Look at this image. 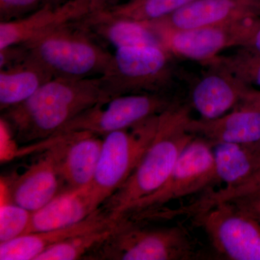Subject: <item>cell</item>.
I'll list each match as a JSON object with an SVG mask.
<instances>
[{
    "label": "cell",
    "mask_w": 260,
    "mask_h": 260,
    "mask_svg": "<svg viewBox=\"0 0 260 260\" xmlns=\"http://www.w3.org/2000/svg\"><path fill=\"white\" fill-rule=\"evenodd\" d=\"M193 1L194 0H129L122 4L111 5L103 10L115 18L147 23L172 14Z\"/></svg>",
    "instance_id": "obj_22"
},
{
    "label": "cell",
    "mask_w": 260,
    "mask_h": 260,
    "mask_svg": "<svg viewBox=\"0 0 260 260\" xmlns=\"http://www.w3.org/2000/svg\"><path fill=\"white\" fill-rule=\"evenodd\" d=\"M32 212L8 201L0 208V244L24 235L31 219Z\"/></svg>",
    "instance_id": "obj_25"
},
{
    "label": "cell",
    "mask_w": 260,
    "mask_h": 260,
    "mask_svg": "<svg viewBox=\"0 0 260 260\" xmlns=\"http://www.w3.org/2000/svg\"><path fill=\"white\" fill-rule=\"evenodd\" d=\"M193 214L219 254L229 259L260 260V223L232 202Z\"/></svg>",
    "instance_id": "obj_8"
},
{
    "label": "cell",
    "mask_w": 260,
    "mask_h": 260,
    "mask_svg": "<svg viewBox=\"0 0 260 260\" xmlns=\"http://www.w3.org/2000/svg\"><path fill=\"white\" fill-rule=\"evenodd\" d=\"M207 66L225 72L237 79L260 90V54L241 48L230 55H219Z\"/></svg>",
    "instance_id": "obj_24"
},
{
    "label": "cell",
    "mask_w": 260,
    "mask_h": 260,
    "mask_svg": "<svg viewBox=\"0 0 260 260\" xmlns=\"http://www.w3.org/2000/svg\"><path fill=\"white\" fill-rule=\"evenodd\" d=\"M172 54L161 46L115 49L105 73L100 76L109 99L137 93H162L173 78Z\"/></svg>",
    "instance_id": "obj_5"
},
{
    "label": "cell",
    "mask_w": 260,
    "mask_h": 260,
    "mask_svg": "<svg viewBox=\"0 0 260 260\" xmlns=\"http://www.w3.org/2000/svg\"><path fill=\"white\" fill-rule=\"evenodd\" d=\"M42 158L21 175L8 182V201L29 211H37L61 192L64 184L54 160L44 151Z\"/></svg>",
    "instance_id": "obj_18"
},
{
    "label": "cell",
    "mask_w": 260,
    "mask_h": 260,
    "mask_svg": "<svg viewBox=\"0 0 260 260\" xmlns=\"http://www.w3.org/2000/svg\"><path fill=\"white\" fill-rule=\"evenodd\" d=\"M92 37L78 20L51 29L23 45L54 78L81 79L102 76L112 58L113 54Z\"/></svg>",
    "instance_id": "obj_3"
},
{
    "label": "cell",
    "mask_w": 260,
    "mask_h": 260,
    "mask_svg": "<svg viewBox=\"0 0 260 260\" xmlns=\"http://www.w3.org/2000/svg\"><path fill=\"white\" fill-rule=\"evenodd\" d=\"M229 202H232L260 223V186Z\"/></svg>",
    "instance_id": "obj_27"
},
{
    "label": "cell",
    "mask_w": 260,
    "mask_h": 260,
    "mask_svg": "<svg viewBox=\"0 0 260 260\" xmlns=\"http://www.w3.org/2000/svg\"><path fill=\"white\" fill-rule=\"evenodd\" d=\"M175 103L165 93L119 95L81 113L54 135L85 131L104 137L158 115Z\"/></svg>",
    "instance_id": "obj_9"
},
{
    "label": "cell",
    "mask_w": 260,
    "mask_h": 260,
    "mask_svg": "<svg viewBox=\"0 0 260 260\" xmlns=\"http://www.w3.org/2000/svg\"><path fill=\"white\" fill-rule=\"evenodd\" d=\"M159 116L104 137L100 157L91 182L104 202L129 179L155 138Z\"/></svg>",
    "instance_id": "obj_7"
},
{
    "label": "cell",
    "mask_w": 260,
    "mask_h": 260,
    "mask_svg": "<svg viewBox=\"0 0 260 260\" xmlns=\"http://www.w3.org/2000/svg\"><path fill=\"white\" fill-rule=\"evenodd\" d=\"M191 118L189 107L177 102L160 114L151 144L129 179L103 203V209L116 218L164 185L183 150L196 137L187 129Z\"/></svg>",
    "instance_id": "obj_2"
},
{
    "label": "cell",
    "mask_w": 260,
    "mask_h": 260,
    "mask_svg": "<svg viewBox=\"0 0 260 260\" xmlns=\"http://www.w3.org/2000/svg\"><path fill=\"white\" fill-rule=\"evenodd\" d=\"M249 19L226 25L185 30L151 28L158 35L162 47L172 55L206 64L225 49L242 47Z\"/></svg>",
    "instance_id": "obj_11"
},
{
    "label": "cell",
    "mask_w": 260,
    "mask_h": 260,
    "mask_svg": "<svg viewBox=\"0 0 260 260\" xmlns=\"http://www.w3.org/2000/svg\"><path fill=\"white\" fill-rule=\"evenodd\" d=\"M110 100L100 77L53 78L25 102L3 111V119L19 143L50 138L72 119Z\"/></svg>",
    "instance_id": "obj_1"
},
{
    "label": "cell",
    "mask_w": 260,
    "mask_h": 260,
    "mask_svg": "<svg viewBox=\"0 0 260 260\" xmlns=\"http://www.w3.org/2000/svg\"><path fill=\"white\" fill-rule=\"evenodd\" d=\"M117 220L100 207L86 218L69 226L25 234L9 242L1 243L0 259L35 260L41 253L51 246L70 238L111 226Z\"/></svg>",
    "instance_id": "obj_17"
},
{
    "label": "cell",
    "mask_w": 260,
    "mask_h": 260,
    "mask_svg": "<svg viewBox=\"0 0 260 260\" xmlns=\"http://www.w3.org/2000/svg\"><path fill=\"white\" fill-rule=\"evenodd\" d=\"M90 13L88 7L79 0H68L58 5L44 4L22 18L2 20L0 50L25 44L51 29L83 19Z\"/></svg>",
    "instance_id": "obj_14"
},
{
    "label": "cell",
    "mask_w": 260,
    "mask_h": 260,
    "mask_svg": "<svg viewBox=\"0 0 260 260\" xmlns=\"http://www.w3.org/2000/svg\"><path fill=\"white\" fill-rule=\"evenodd\" d=\"M252 147L254 148V150H256V153L259 154L260 155V140L258 141V143H256V144L252 145Z\"/></svg>",
    "instance_id": "obj_33"
},
{
    "label": "cell",
    "mask_w": 260,
    "mask_h": 260,
    "mask_svg": "<svg viewBox=\"0 0 260 260\" xmlns=\"http://www.w3.org/2000/svg\"><path fill=\"white\" fill-rule=\"evenodd\" d=\"M240 48L260 54V17L248 20L244 40Z\"/></svg>",
    "instance_id": "obj_28"
},
{
    "label": "cell",
    "mask_w": 260,
    "mask_h": 260,
    "mask_svg": "<svg viewBox=\"0 0 260 260\" xmlns=\"http://www.w3.org/2000/svg\"><path fill=\"white\" fill-rule=\"evenodd\" d=\"M54 77L28 52L23 60L0 69L1 111L21 104Z\"/></svg>",
    "instance_id": "obj_20"
},
{
    "label": "cell",
    "mask_w": 260,
    "mask_h": 260,
    "mask_svg": "<svg viewBox=\"0 0 260 260\" xmlns=\"http://www.w3.org/2000/svg\"><path fill=\"white\" fill-rule=\"evenodd\" d=\"M260 186V167L258 169L252 177L246 182L239 187L235 188L232 190V195L234 198H237L239 197L252 191L253 189Z\"/></svg>",
    "instance_id": "obj_29"
},
{
    "label": "cell",
    "mask_w": 260,
    "mask_h": 260,
    "mask_svg": "<svg viewBox=\"0 0 260 260\" xmlns=\"http://www.w3.org/2000/svg\"><path fill=\"white\" fill-rule=\"evenodd\" d=\"M118 219L114 232L89 259L188 260L196 256L193 239L181 225L148 228L125 217Z\"/></svg>",
    "instance_id": "obj_4"
},
{
    "label": "cell",
    "mask_w": 260,
    "mask_h": 260,
    "mask_svg": "<svg viewBox=\"0 0 260 260\" xmlns=\"http://www.w3.org/2000/svg\"><path fill=\"white\" fill-rule=\"evenodd\" d=\"M80 23L92 35L98 36L115 49L161 46L156 32L148 23L115 18L104 10L90 13L80 20Z\"/></svg>",
    "instance_id": "obj_19"
},
{
    "label": "cell",
    "mask_w": 260,
    "mask_h": 260,
    "mask_svg": "<svg viewBox=\"0 0 260 260\" xmlns=\"http://www.w3.org/2000/svg\"><path fill=\"white\" fill-rule=\"evenodd\" d=\"M187 129L212 145L218 143L256 144L260 140V90L220 117L214 119L191 118Z\"/></svg>",
    "instance_id": "obj_13"
},
{
    "label": "cell",
    "mask_w": 260,
    "mask_h": 260,
    "mask_svg": "<svg viewBox=\"0 0 260 260\" xmlns=\"http://www.w3.org/2000/svg\"><path fill=\"white\" fill-rule=\"evenodd\" d=\"M104 203L91 183L83 187L68 189L32 213L25 234L49 232L78 223L91 215Z\"/></svg>",
    "instance_id": "obj_16"
},
{
    "label": "cell",
    "mask_w": 260,
    "mask_h": 260,
    "mask_svg": "<svg viewBox=\"0 0 260 260\" xmlns=\"http://www.w3.org/2000/svg\"><path fill=\"white\" fill-rule=\"evenodd\" d=\"M259 17L253 0H194L155 21L147 22L157 29L185 30L217 26Z\"/></svg>",
    "instance_id": "obj_12"
},
{
    "label": "cell",
    "mask_w": 260,
    "mask_h": 260,
    "mask_svg": "<svg viewBox=\"0 0 260 260\" xmlns=\"http://www.w3.org/2000/svg\"><path fill=\"white\" fill-rule=\"evenodd\" d=\"M218 181L213 145L196 136L183 150L164 185L153 194L135 202L118 216L138 221L154 218L164 205L200 192Z\"/></svg>",
    "instance_id": "obj_6"
},
{
    "label": "cell",
    "mask_w": 260,
    "mask_h": 260,
    "mask_svg": "<svg viewBox=\"0 0 260 260\" xmlns=\"http://www.w3.org/2000/svg\"><path fill=\"white\" fill-rule=\"evenodd\" d=\"M213 145L215 173L225 189L246 182L260 167V155L251 145L218 143Z\"/></svg>",
    "instance_id": "obj_21"
},
{
    "label": "cell",
    "mask_w": 260,
    "mask_h": 260,
    "mask_svg": "<svg viewBox=\"0 0 260 260\" xmlns=\"http://www.w3.org/2000/svg\"><path fill=\"white\" fill-rule=\"evenodd\" d=\"M45 0H0V18L10 20L22 18L25 13L44 3Z\"/></svg>",
    "instance_id": "obj_26"
},
{
    "label": "cell",
    "mask_w": 260,
    "mask_h": 260,
    "mask_svg": "<svg viewBox=\"0 0 260 260\" xmlns=\"http://www.w3.org/2000/svg\"><path fill=\"white\" fill-rule=\"evenodd\" d=\"M83 4L88 7L90 13L101 11L110 6L112 0H79Z\"/></svg>",
    "instance_id": "obj_30"
},
{
    "label": "cell",
    "mask_w": 260,
    "mask_h": 260,
    "mask_svg": "<svg viewBox=\"0 0 260 260\" xmlns=\"http://www.w3.org/2000/svg\"><path fill=\"white\" fill-rule=\"evenodd\" d=\"M253 2H254V6H255L258 15L260 17V0H253Z\"/></svg>",
    "instance_id": "obj_32"
},
{
    "label": "cell",
    "mask_w": 260,
    "mask_h": 260,
    "mask_svg": "<svg viewBox=\"0 0 260 260\" xmlns=\"http://www.w3.org/2000/svg\"><path fill=\"white\" fill-rule=\"evenodd\" d=\"M117 222L101 230L70 238L48 248L35 260H75L90 257L115 230Z\"/></svg>",
    "instance_id": "obj_23"
},
{
    "label": "cell",
    "mask_w": 260,
    "mask_h": 260,
    "mask_svg": "<svg viewBox=\"0 0 260 260\" xmlns=\"http://www.w3.org/2000/svg\"><path fill=\"white\" fill-rule=\"evenodd\" d=\"M103 140L90 132L78 131L53 135L34 143V150H45L68 189H78L93 180Z\"/></svg>",
    "instance_id": "obj_10"
},
{
    "label": "cell",
    "mask_w": 260,
    "mask_h": 260,
    "mask_svg": "<svg viewBox=\"0 0 260 260\" xmlns=\"http://www.w3.org/2000/svg\"><path fill=\"white\" fill-rule=\"evenodd\" d=\"M65 0H45L44 3H43L44 4H49L52 5H60L61 3H64Z\"/></svg>",
    "instance_id": "obj_31"
},
{
    "label": "cell",
    "mask_w": 260,
    "mask_h": 260,
    "mask_svg": "<svg viewBox=\"0 0 260 260\" xmlns=\"http://www.w3.org/2000/svg\"><path fill=\"white\" fill-rule=\"evenodd\" d=\"M258 90L225 72L211 69L194 84L191 102L202 119H214L231 112Z\"/></svg>",
    "instance_id": "obj_15"
}]
</instances>
